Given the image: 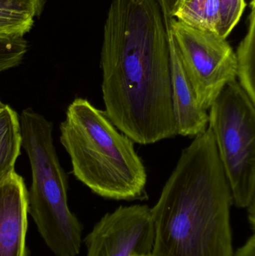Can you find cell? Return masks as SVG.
I'll return each mask as SVG.
<instances>
[{"label": "cell", "instance_id": "cell-1", "mask_svg": "<svg viewBox=\"0 0 255 256\" xmlns=\"http://www.w3.org/2000/svg\"><path fill=\"white\" fill-rule=\"evenodd\" d=\"M105 114L133 142L178 135L169 37L157 0H112L100 54Z\"/></svg>", "mask_w": 255, "mask_h": 256}, {"label": "cell", "instance_id": "cell-2", "mask_svg": "<svg viewBox=\"0 0 255 256\" xmlns=\"http://www.w3.org/2000/svg\"><path fill=\"white\" fill-rule=\"evenodd\" d=\"M230 186L211 128L184 149L151 208V256H233Z\"/></svg>", "mask_w": 255, "mask_h": 256}, {"label": "cell", "instance_id": "cell-3", "mask_svg": "<svg viewBox=\"0 0 255 256\" xmlns=\"http://www.w3.org/2000/svg\"><path fill=\"white\" fill-rule=\"evenodd\" d=\"M60 142L70 156L72 172L94 194L125 201L146 198L148 176L134 142L86 99L69 105L60 124Z\"/></svg>", "mask_w": 255, "mask_h": 256}, {"label": "cell", "instance_id": "cell-4", "mask_svg": "<svg viewBox=\"0 0 255 256\" xmlns=\"http://www.w3.org/2000/svg\"><path fill=\"white\" fill-rule=\"evenodd\" d=\"M19 122L32 178L28 212L54 255L77 256L83 227L69 208L67 176L58 160L52 122L32 109L23 110Z\"/></svg>", "mask_w": 255, "mask_h": 256}, {"label": "cell", "instance_id": "cell-5", "mask_svg": "<svg viewBox=\"0 0 255 256\" xmlns=\"http://www.w3.org/2000/svg\"><path fill=\"white\" fill-rule=\"evenodd\" d=\"M209 128L233 203H255V103L238 80L229 82L210 108Z\"/></svg>", "mask_w": 255, "mask_h": 256}, {"label": "cell", "instance_id": "cell-6", "mask_svg": "<svg viewBox=\"0 0 255 256\" xmlns=\"http://www.w3.org/2000/svg\"><path fill=\"white\" fill-rule=\"evenodd\" d=\"M176 45L198 102L205 110L237 80L236 55L226 39L171 18L165 22Z\"/></svg>", "mask_w": 255, "mask_h": 256}, {"label": "cell", "instance_id": "cell-7", "mask_svg": "<svg viewBox=\"0 0 255 256\" xmlns=\"http://www.w3.org/2000/svg\"><path fill=\"white\" fill-rule=\"evenodd\" d=\"M86 256L151 254L154 228L146 204L120 206L106 214L85 238Z\"/></svg>", "mask_w": 255, "mask_h": 256}, {"label": "cell", "instance_id": "cell-8", "mask_svg": "<svg viewBox=\"0 0 255 256\" xmlns=\"http://www.w3.org/2000/svg\"><path fill=\"white\" fill-rule=\"evenodd\" d=\"M28 190L16 172L0 180V256H28Z\"/></svg>", "mask_w": 255, "mask_h": 256}, {"label": "cell", "instance_id": "cell-9", "mask_svg": "<svg viewBox=\"0 0 255 256\" xmlns=\"http://www.w3.org/2000/svg\"><path fill=\"white\" fill-rule=\"evenodd\" d=\"M167 30L170 50L172 108L178 135L195 137L208 128L209 116L198 102L176 45Z\"/></svg>", "mask_w": 255, "mask_h": 256}, {"label": "cell", "instance_id": "cell-10", "mask_svg": "<svg viewBox=\"0 0 255 256\" xmlns=\"http://www.w3.org/2000/svg\"><path fill=\"white\" fill-rule=\"evenodd\" d=\"M245 0H178L172 18L227 38L245 10Z\"/></svg>", "mask_w": 255, "mask_h": 256}, {"label": "cell", "instance_id": "cell-11", "mask_svg": "<svg viewBox=\"0 0 255 256\" xmlns=\"http://www.w3.org/2000/svg\"><path fill=\"white\" fill-rule=\"evenodd\" d=\"M21 147L19 117L10 106L4 104L0 110V180L15 171Z\"/></svg>", "mask_w": 255, "mask_h": 256}, {"label": "cell", "instance_id": "cell-12", "mask_svg": "<svg viewBox=\"0 0 255 256\" xmlns=\"http://www.w3.org/2000/svg\"><path fill=\"white\" fill-rule=\"evenodd\" d=\"M250 6L248 31L235 55L238 82L255 103V0H252Z\"/></svg>", "mask_w": 255, "mask_h": 256}, {"label": "cell", "instance_id": "cell-13", "mask_svg": "<svg viewBox=\"0 0 255 256\" xmlns=\"http://www.w3.org/2000/svg\"><path fill=\"white\" fill-rule=\"evenodd\" d=\"M34 18L25 10L0 4V34L25 36L32 28Z\"/></svg>", "mask_w": 255, "mask_h": 256}, {"label": "cell", "instance_id": "cell-14", "mask_svg": "<svg viewBox=\"0 0 255 256\" xmlns=\"http://www.w3.org/2000/svg\"><path fill=\"white\" fill-rule=\"evenodd\" d=\"M27 50L25 36L0 34V73L19 66Z\"/></svg>", "mask_w": 255, "mask_h": 256}, {"label": "cell", "instance_id": "cell-15", "mask_svg": "<svg viewBox=\"0 0 255 256\" xmlns=\"http://www.w3.org/2000/svg\"><path fill=\"white\" fill-rule=\"evenodd\" d=\"M46 0H0V4L25 10L39 18L44 8Z\"/></svg>", "mask_w": 255, "mask_h": 256}, {"label": "cell", "instance_id": "cell-16", "mask_svg": "<svg viewBox=\"0 0 255 256\" xmlns=\"http://www.w3.org/2000/svg\"><path fill=\"white\" fill-rule=\"evenodd\" d=\"M233 256H255V236L253 233L244 246L236 251Z\"/></svg>", "mask_w": 255, "mask_h": 256}, {"label": "cell", "instance_id": "cell-17", "mask_svg": "<svg viewBox=\"0 0 255 256\" xmlns=\"http://www.w3.org/2000/svg\"><path fill=\"white\" fill-rule=\"evenodd\" d=\"M160 3L162 13H163L164 22L170 20L172 18L174 9L178 0H157Z\"/></svg>", "mask_w": 255, "mask_h": 256}, {"label": "cell", "instance_id": "cell-18", "mask_svg": "<svg viewBox=\"0 0 255 256\" xmlns=\"http://www.w3.org/2000/svg\"><path fill=\"white\" fill-rule=\"evenodd\" d=\"M132 256H151V254H148V255H133Z\"/></svg>", "mask_w": 255, "mask_h": 256}, {"label": "cell", "instance_id": "cell-19", "mask_svg": "<svg viewBox=\"0 0 255 256\" xmlns=\"http://www.w3.org/2000/svg\"><path fill=\"white\" fill-rule=\"evenodd\" d=\"M3 105H4V104H3L1 103V100H0V110L1 109V108H2V106H3Z\"/></svg>", "mask_w": 255, "mask_h": 256}]
</instances>
